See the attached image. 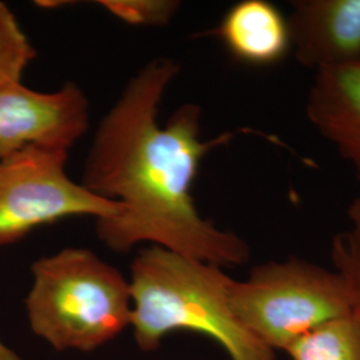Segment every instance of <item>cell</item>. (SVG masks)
Returning a JSON list of instances; mask_svg holds the SVG:
<instances>
[{"label":"cell","mask_w":360,"mask_h":360,"mask_svg":"<svg viewBox=\"0 0 360 360\" xmlns=\"http://www.w3.org/2000/svg\"><path fill=\"white\" fill-rule=\"evenodd\" d=\"M306 115L360 180V62L315 72Z\"/></svg>","instance_id":"ba28073f"},{"label":"cell","mask_w":360,"mask_h":360,"mask_svg":"<svg viewBox=\"0 0 360 360\" xmlns=\"http://www.w3.org/2000/svg\"><path fill=\"white\" fill-rule=\"evenodd\" d=\"M230 302L238 319L274 351L352 312L343 276L300 257L267 262L245 281L232 279Z\"/></svg>","instance_id":"277c9868"},{"label":"cell","mask_w":360,"mask_h":360,"mask_svg":"<svg viewBox=\"0 0 360 360\" xmlns=\"http://www.w3.org/2000/svg\"><path fill=\"white\" fill-rule=\"evenodd\" d=\"M287 22L303 67L318 72L360 62V0H294Z\"/></svg>","instance_id":"52a82bcc"},{"label":"cell","mask_w":360,"mask_h":360,"mask_svg":"<svg viewBox=\"0 0 360 360\" xmlns=\"http://www.w3.org/2000/svg\"><path fill=\"white\" fill-rule=\"evenodd\" d=\"M0 360H23L0 342Z\"/></svg>","instance_id":"9a60e30c"},{"label":"cell","mask_w":360,"mask_h":360,"mask_svg":"<svg viewBox=\"0 0 360 360\" xmlns=\"http://www.w3.org/2000/svg\"><path fill=\"white\" fill-rule=\"evenodd\" d=\"M347 217L351 224V229L348 231L356 239L360 245V196L354 199L347 208Z\"/></svg>","instance_id":"5bb4252c"},{"label":"cell","mask_w":360,"mask_h":360,"mask_svg":"<svg viewBox=\"0 0 360 360\" xmlns=\"http://www.w3.org/2000/svg\"><path fill=\"white\" fill-rule=\"evenodd\" d=\"M90 127V102L72 82L53 92L0 86V160L30 146L68 150Z\"/></svg>","instance_id":"8992f818"},{"label":"cell","mask_w":360,"mask_h":360,"mask_svg":"<svg viewBox=\"0 0 360 360\" xmlns=\"http://www.w3.org/2000/svg\"><path fill=\"white\" fill-rule=\"evenodd\" d=\"M68 150L30 146L0 160V247L68 217L111 218L119 203L91 193L65 172Z\"/></svg>","instance_id":"5b68a950"},{"label":"cell","mask_w":360,"mask_h":360,"mask_svg":"<svg viewBox=\"0 0 360 360\" xmlns=\"http://www.w3.org/2000/svg\"><path fill=\"white\" fill-rule=\"evenodd\" d=\"M179 71L169 58L144 65L95 131L82 184L120 206L114 217L96 220V235L119 254L151 243L221 269L242 266L251 257L250 245L203 218L193 195L202 160L230 142L231 134L202 139L196 103L181 104L166 126L158 120Z\"/></svg>","instance_id":"6da1fadb"},{"label":"cell","mask_w":360,"mask_h":360,"mask_svg":"<svg viewBox=\"0 0 360 360\" xmlns=\"http://www.w3.org/2000/svg\"><path fill=\"white\" fill-rule=\"evenodd\" d=\"M217 34L231 55L248 65H274L291 50L287 18L267 0L233 4Z\"/></svg>","instance_id":"9c48e42d"},{"label":"cell","mask_w":360,"mask_h":360,"mask_svg":"<svg viewBox=\"0 0 360 360\" xmlns=\"http://www.w3.org/2000/svg\"><path fill=\"white\" fill-rule=\"evenodd\" d=\"M129 281L131 327L143 351L158 349L171 333L193 331L214 339L231 360H276L235 315L232 278L221 267L150 245L132 260Z\"/></svg>","instance_id":"7a4b0ae2"},{"label":"cell","mask_w":360,"mask_h":360,"mask_svg":"<svg viewBox=\"0 0 360 360\" xmlns=\"http://www.w3.org/2000/svg\"><path fill=\"white\" fill-rule=\"evenodd\" d=\"M26 297L34 334L56 351L90 352L131 326L129 281L86 248H65L32 264Z\"/></svg>","instance_id":"3957f363"},{"label":"cell","mask_w":360,"mask_h":360,"mask_svg":"<svg viewBox=\"0 0 360 360\" xmlns=\"http://www.w3.org/2000/svg\"><path fill=\"white\" fill-rule=\"evenodd\" d=\"M37 51L13 11L0 1V86L19 83Z\"/></svg>","instance_id":"8fae6325"},{"label":"cell","mask_w":360,"mask_h":360,"mask_svg":"<svg viewBox=\"0 0 360 360\" xmlns=\"http://www.w3.org/2000/svg\"><path fill=\"white\" fill-rule=\"evenodd\" d=\"M331 260L347 283L352 312L360 322V245L349 231L336 233L331 242Z\"/></svg>","instance_id":"4fadbf2b"},{"label":"cell","mask_w":360,"mask_h":360,"mask_svg":"<svg viewBox=\"0 0 360 360\" xmlns=\"http://www.w3.org/2000/svg\"><path fill=\"white\" fill-rule=\"evenodd\" d=\"M99 4L122 22L141 27L166 26L180 7L175 0H102Z\"/></svg>","instance_id":"7c38bea8"},{"label":"cell","mask_w":360,"mask_h":360,"mask_svg":"<svg viewBox=\"0 0 360 360\" xmlns=\"http://www.w3.org/2000/svg\"><path fill=\"white\" fill-rule=\"evenodd\" d=\"M291 360H360V322L354 312L322 323L285 349Z\"/></svg>","instance_id":"30bf717a"}]
</instances>
